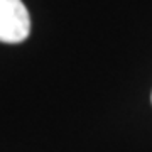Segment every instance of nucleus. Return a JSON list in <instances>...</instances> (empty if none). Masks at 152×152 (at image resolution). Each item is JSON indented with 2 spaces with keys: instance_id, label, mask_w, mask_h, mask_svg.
I'll use <instances>...</instances> for the list:
<instances>
[{
  "instance_id": "nucleus-1",
  "label": "nucleus",
  "mask_w": 152,
  "mask_h": 152,
  "mask_svg": "<svg viewBox=\"0 0 152 152\" xmlns=\"http://www.w3.org/2000/svg\"><path fill=\"white\" fill-rule=\"evenodd\" d=\"M31 34V17L22 0H0V42L17 44Z\"/></svg>"
}]
</instances>
